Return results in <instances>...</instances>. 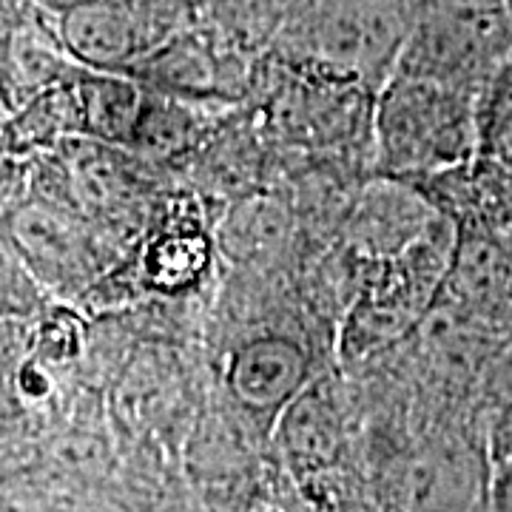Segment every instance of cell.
<instances>
[{
	"label": "cell",
	"mask_w": 512,
	"mask_h": 512,
	"mask_svg": "<svg viewBox=\"0 0 512 512\" xmlns=\"http://www.w3.org/2000/svg\"><path fill=\"white\" fill-rule=\"evenodd\" d=\"M373 137L382 177L430 183L478 157V92L396 69L379 89Z\"/></svg>",
	"instance_id": "1"
},
{
	"label": "cell",
	"mask_w": 512,
	"mask_h": 512,
	"mask_svg": "<svg viewBox=\"0 0 512 512\" xmlns=\"http://www.w3.org/2000/svg\"><path fill=\"white\" fill-rule=\"evenodd\" d=\"M407 35L410 9L402 0H319L299 26V52L325 80L379 92Z\"/></svg>",
	"instance_id": "2"
},
{
	"label": "cell",
	"mask_w": 512,
	"mask_h": 512,
	"mask_svg": "<svg viewBox=\"0 0 512 512\" xmlns=\"http://www.w3.org/2000/svg\"><path fill=\"white\" fill-rule=\"evenodd\" d=\"M456 234L458 222L447 211L410 251L379 265V276L370 279L342 333V350L348 356L393 345L430 316L450 268Z\"/></svg>",
	"instance_id": "3"
},
{
	"label": "cell",
	"mask_w": 512,
	"mask_h": 512,
	"mask_svg": "<svg viewBox=\"0 0 512 512\" xmlns=\"http://www.w3.org/2000/svg\"><path fill=\"white\" fill-rule=\"evenodd\" d=\"M0 220L43 288L57 296H77L92 288L117 256V237L103 225L35 188H29Z\"/></svg>",
	"instance_id": "4"
},
{
	"label": "cell",
	"mask_w": 512,
	"mask_h": 512,
	"mask_svg": "<svg viewBox=\"0 0 512 512\" xmlns=\"http://www.w3.org/2000/svg\"><path fill=\"white\" fill-rule=\"evenodd\" d=\"M456 248L436 311L456 313L495 330L507 328L512 285V231L487 220H456Z\"/></svg>",
	"instance_id": "5"
},
{
	"label": "cell",
	"mask_w": 512,
	"mask_h": 512,
	"mask_svg": "<svg viewBox=\"0 0 512 512\" xmlns=\"http://www.w3.org/2000/svg\"><path fill=\"white\" fill-rule=\"evenodd\" d=\"M447 211L410 180L382 177L367 183L345 220V242L376 265L410 251Z\"/></svg>",
	"instance_id": "6"
},
{
	"label": "cell",
	"mask_w": 512,
	"mask_h": 512,
	"mask_svg": "<svg viewBox=\"0 0 512 512\" xmlns=\"http://www.w3.org/2000/svg\"><path fill=\"white\" fill-rule=\"evenodd\" d=\"M57 32L74 60L97 72L128 74L154 46H160L151 35V23L123 0L72 3Z\"/></svg>",
	"instance_id": "7"
},
{
	"label": "cell",
	"mask_w": 512,
	"mask_h": 512,
	"mask_svg": "<svg viewBox=\"0 0 512 512\" xmlns=\"http://www.w3.org/2000/svg\"><path fill=\"white\" fill-rule=\"evenodd\" d=\"M399 498L404 512H484V458L461 441L430 444L407 458Z\"/></svg>",
	"instance_id": "8"
},
{
	"label": "cell",
	"mask_w": 512,
	"mask_h": 512,
	"mask_svg": "<svg viewBox=\"0 0 512 512\" xmlns=\"http://www.w3.org/2000/svg\"><path fill=\"white\" fill-rule=\"evenodd\" d=\"M311 356L291 336H256L228 362V387L254 413H282L308 387Z\"/></svg>",
	"instance_id": "9"
},
{
	"label": "cell",
	"mask_w": 512,
	"mask_h": 512,
	"mask_svg": "<svg viewBox=\"0 0 512 512\" xmlns=\"http://www.w3.org/2000/svg\"><path fill=\"white\" fill-rule=\"evenodd\" d=\"M83 69L60 32H49L40 20H15L0 32V103L6 114Z\"/></svg>",
	"instance_id": "10"
},
{
	"label": "cell",
	"mask_w": 512,
	"mask_h": 512,
	"mask_svg": "<svg viewBox=\"0 0 512 512\" xmlns=\"http://www.w3.org/2000/svg\"><path fill=\"white\" fill-rule=\"evenodd\" d=\"M211 237L191 214H168L143 245V276L160 293L194 288L208 271Z\"/></svg>",
	"instance_id": "11"
},
{
	"label": "cell",
	"mask_w": 512,
	"mask_h": 512,
	"mask_svg": "<svg viewBox=\"0 0 512 512\" xmlns=\"http://www.w3.org/2000/svg\"><path fill=\"white\" fill-rule=\"evenodd\" d=\"M77 92L86 137L109 146L131 148L146 106V86L134 74L83 69L77 74Z\"/></svg>",
	"instance_id": "12"
},
{
	"label": "cell",
	"mask_w": 512,
	"mask_h": 512,
	"mask_svg": "<svg viewBox=\"0 0 512 512\" xmlns=\"http://www.w3.org/2000/svg\"><path fill=\"white\" fill-rule=\"evenodd\" d=\"M279 439L296 470H322L336 458L342 424L322 384H308L279 413Z\"/></svg>",
	"instance_id": "13"
},
{
	"label": "cell",
	"mask_w": 512,
	"mask_h": 512,
	"mask_svg": "<svg viewBox=\"0 0 512 512\" xmlns=\"http://www.w3.org/2000/svg\"><path fill=\"white\" fill-rule=\"evenodd\" d=\"M194 100H200V97L148 89L143 117H140V126H137V134H134L128 151L137 160L140 157L165 160V157L183 154L185 148L197 140V131H200L202 117L200 111L194 109Z\"/></svg>",
	"instance_id": "14"
},
{
	"label": "cell",
	"mask_w": 512,
	"mask_h": 512,
	"mask_svg": "<svg viewBox=\"0 0 512 512\" xmlns=\"http://www.w3.org/2000/svg\"><path fill=\"white\" fill-rule=\"evenodd\" d=\"M461 185V202L456 205V220H487L512 231V163L476 157L470 165L453 171Z\"/></svg>",
	"instance_id": "15"
},
{
	"label": "cell",
	"mask_w": 512,
	"mask_h": 512,
	"mask_svg": "<svg viewBox=\"0 0 512 512\" xmlns=\"http://www.w3.org/2000/svg\"><path fill=\"white\" fill-rule=\"evenodd\" d=\"M285 237V214L274 200L251 197L222 222L220 242L222 248L237 259H256L279 248Z\"/></svg>",
	"instance_id": "16"
},
{
	"label": "cell",
	"mask_w": 512,
	"mask_h": 512,
	"mask_svg": "<svg viewBox=\"0 0 512 512\" xmlns=\"http://www.w3.org/2000/svg\"><path fill=\"white\" fill-rule=\"evenodd\" d=\"M478 157H512V46L478 94Z\"/></svg>",
	"instance_id": "17"
},
{
	"label": "cell",
	"mask_w": 512,
	"mask_h": 512,
	"mask_svg": "<svg viewBox=\"0 0 512 512\" xmlns=\"http://www.w3.org/2000/svg\"><path fill=\"white\" fill-rule=\"evenodd\" d=\"M46 296L49 291L0 220V325L23 322L43 313Z\"/></svg>",
	"instance_id": "18"
},
{
	"label": "cell",
	"mask_w": 512,
	"mask_h": 512,
	"mask_svg": "<svg viewBox=\"0 0 512 512\" xmlns=\"http://www.w3.org/2000/svg\"><path fill=\"white\" fill-rule=\"evenodd\" d=\"M29 191V168L0 148V217Z\"/></svg>",
	"instance_id": "19"
},
{
	"label": "cell",
	"mask_w": 512,
	"mask_h": 512,
	"mask_svg": "<svg viewBox=\"0 0 512 512\" xmlns=\"http://www.w3.org/2000/svg\"><path fill=\"white\" fill-rule=\"evenodd\" d=\"M495 512H512V458L504 461V473L495 487Z\"/></svg>",
	"instance_id": "20"
},
{
	"label": "cell",
	"mask_w": 512,
	"mask_h": 512,
	"mask_svg": "<svg viewBox=\"0 0 512 512\" xmlns=\"http://www.w3.org/2000/svg\"><path fill=\"white\" fill-rule=\"evenodd\" d=\"M507 328L512 330V285H510V299H507Z\"/></svg>",
	"instance_id": "21"
},
{
	"label": "cell",
	"mask_w": 512,
	"mask_h": 512,
	"mask_svg": "<svg viewBox=\"0 0 512 512\" xmlns=\"http://www.w3.org/2000/svg\"><path fill=\"white\" fill-rule=\"evenodd\" d=\"M3 117H6V109H3V103H0V123H3Z\"/></svg>",
	"instance_id": "22"
},
{
	"label": "cell",
	"mask_w": 512,
	"mask_h": 512,
	"mask_svg": "<svg viewBox=\"0 0 512 512\" xmlns=\"http://www.w3.org/2000/svg\"><path fill=\"white\" fill-rule=\"evenodd\" d=\"M507 163H512V157H510V160H507Z\"/></svg>",
	"instance_id": "23"
},
{
	"label": "cell",
	"mask_w": 512,
	"mask_h": 512,
	"mask_svg": "<svg viewBox=\"0 0 512 512\" xmlns=\"http://www.w3.org/2000/svg\"><path fill=\"white\" fill-rule=\"evenodd\" d=\"M510 6H512V0H510Z\"/></svg>",
	"instance_id": "24"
}]
</instances>
